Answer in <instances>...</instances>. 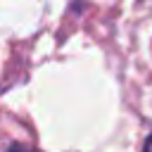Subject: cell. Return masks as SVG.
<instances>
[{
  "label": "cell",
  "instance_id": "cell-1",
  "mask_svg": "<svg viewBox=\"0 0 152 152\" xmlns=\"http://www.w3.org/2000/svg\"><path fill=\"white\" fill-rule=\"evenodd\" d=\"M7 152H33V150H26V147H21V145H12Z\"/></svg>",
  "mask_w": 152,
  "mask_h": 152
},
{
  "label": "cell",
  "instance_id": "cell-2",
  "mask_svg": "<svg viewBox=\"0 0 152 152\" xmlns=\"http://www.w3.org/2000/svg\"><path fill=\"white\" fill-rule=\"evenodd\" d=\"M142 152H152V133L147 135V140H145V147H142Z\"/></svg>",
  "mask_w": 152,
  "mask_h": 152
}]
</instances>
